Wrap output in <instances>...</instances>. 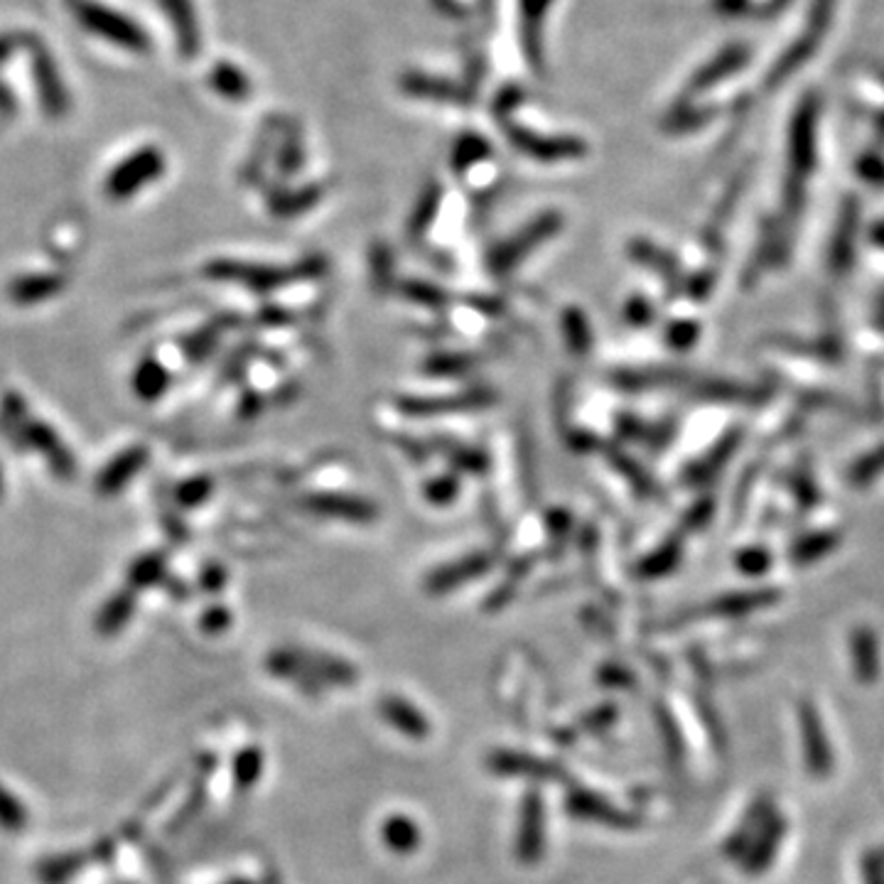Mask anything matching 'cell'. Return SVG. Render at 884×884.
<instances>
[{"label": "cell", "instance_id": "1", "mask_svg": "<svg viewBox=\"0 0 884 884\" xmlns=\"http://www.w3.org/2000/svg\"><path fill=\"white\" fill-rule=\"evenodd\" d=\"M67 8L72 10L74 20L87 33L101 37L104 43L126 49V53H150L152 39L148 30L120 10L99 3V0H67Z\"/></svg>", "mask_w": 884, "mask_h": 884}, {"label": "cell", "instance_id": "2", "mask_svg": "<svg viewBox=\"0 0 884 884\" xmlns=\"http://www.w3.org/2000/svg\"><path fill=\"white\" fill-rule=\"evenodd\" d=\"M25 47L30 49V69H33V81L39 104H43L47 116L62 118L69 106H72V94H69L62 72H59L55 55L49 53L47 45L37 37H30Z\"/></svg>", "mask_w": 884, "mask_h": 884}, {"label": "cell", "instance_id": "3", "mask_svg": "<svg viewBox=\"0 0 884 884\" xmlns=\"http://www.w3.org/2000/svg\"><path fill=\"white\" fill-rule=\"evenodd\" d=\"M546 850V804L541 791H526L518 813L516 856L524 865H536Z\"/></svg>", "mask_w": 884, "mask_h": 884}, {"label": "cell", "instance_id": "4", "mask_svg": "<svg viewBox=\"0 0 884 884\" xmlns=\"http://www.w3.org/2000/svg\"><path fill=\"white\" fill-rule=\"evenodd\" d=\"M506 136H509V143L526 152L528 158L543 160V162H558V160H577L585 156V143L577 138L567 136H538L533 130L521 128V126H506Z\"/></svg>", "mask_w": 884, "mask_h": 884}, {"label": "cell", "instance_id": "5", "mask_svg": "<svg viewBox=\"0 0 884 884\" xmlns=\"http://www.w3.org/2000/svg\"><path fill=\"white\" fill-rule=\"evenodd\" d=\"M565 811L571 813L577 820H589L599 823L605 828H617V830H629L634 828V816H629L627 811L615 806L612 801H607L605 796L595 794V791H587L581 787H573L571 794L565 799Z\"/></svg>", "mask_w": 884, "mask_h": 884}, {"label": "cell", "instance_id": "6", "mask_svg": "<svg viewBox=\"0 0 884 884\" xmlns=\"http://www.w3.org/2000/svg\"><path fill=\"white\" fill-rule=\"evenodd\" d=\"M490 769L500 777H528L536 781H553L565 779V771L555 761H548L541 757L526 755V751L514 749H496L490 755Z\"/></svg>", "mask_w": 884, "mask_h": 884}, {"label": "cell", "instance_id": "7", "mask_svg": "<svg viewBox=\"0 0 884 884\" xmlns=\"http://www.w3.org/2000/svg\"><path fill=\"white\" fill-rule=\"evenodd\" d=\"M162 170V152L156 148H143L130 156L126 162H120V165L111 172V180H108V190L111 195H128V192H134L138 187H143L146 182L156 180V175H160Z\"/></svg>", "mask_w": 884, "mask_h": 884}, {"label": "cell", "instance_id": "8", "mask_svg": "<svg viewBox=\"0 0 884 884\" xmlns=\"http://www.w3.org/2000/svg\"><path fill=\"white\" fill-rule=\"evenodd\" d=\"M160 5L165 10L172 30H175L180 53L185 57L197 55L202 47V33L197 10L192 5V0H160Z\"/></svg>", "mask_w": 884, "mask_h": 884}, {"label": "cell", "instance_id": "9", "mask_svg": "<svg viewBox=\"0 0 884 884\" xmlns=\"http://www.w3.org/2000/svg\"><path fill=\"white\" fill-rule=\"evenodd\" d=\"M381 717L389 723L393 730H399L401 735L411 739H425L430 735V725L418 708L411 705L409 700L389 696L381 700Z\"/></svg>", "mask_w": 884, "mask_h": 884}, {"label": "cell", "instance_id": "10", "mask_svg": "<svg viewBox=\"0 0 884 884\" xmlns=\"http://www.w3.org/2000/svg\"><path fill=\"white\" fill-rule=\"evenodd\" d=\"M403 91H409L413 96H423L430 101H445V104H470V94L467 89L452 84V81H445L440 77L421 74V72H409L401 81Z\"/></svg>", "mask_w": 884, "mask_h": 884}, {"label": "cell", "instance_id": "11", "mask_svg": "<svg viewBox=\"0 0 884 884\" xmlns=\"http://www.w3.org/2000/svg\"><path fill=\"white\" fill-rule=\"evenodd\" d=\"M381 838L383 846L395 852V856H411V852H415L421 846V828L413 818L403 816V813H395V816H389L383 820Z\"/></svg>", "mask_w": 884, "mask_h": 884}, {"label": "cell", "instance_id": "12", "mask_svg": "<svg viewBox=\"0 0 884 884\" xmlns=\"http://www.w3.org/2000/svg\"><path fill=\"white\" fill-rule=\"evenodd\" d=\"M555 227H558V215H543L541 219L533 223V227L524 229L514 241H509L506 246L500 249V263H502V266H514V263L521 261L526 249L528 246H531V249L538 246V243H541L548 237V233H553Z\"/></svg>", "mask_w": 884, "mask_h": 884}, {"label": "cell", "instance_id": "13", "mask_svg": "<svg viewBox=\"0 0 884 884\" xmlns=\"http://www.w3.org/2000/svg\"><path fill=\"white\" fill-rule=\"evenodd\" d=\"M209 87L227 101H246L251 96V79L243 74V69L231 62H219L211 67Z\"/></svg>", "mask_w": 884, "mask_h": 884}, {"label": "cell", "instance_id": "14", "mask_svg": "<svg viewBox=\"0 0 884 884\" xmlns=\"http://www.w3.org/2000/svg\"><path fill=\"white\" fill-rule=\"evenodd\" d=\"M551 0H521V18H524V45L528 55L538 59V27L543 23Z\"/></svg>", "mask_w": 884, "mask_h": 884}, {"label": "cell", "instance_id": "15", "mask_svg": "<svg viewBox=\"0 0 884 884\" xmlns=\"http://www.w3.org/2000/svg\"><path fill=\"white\" fill-rule=\"evenodd\" d=\"M263 771V755L261 749H243L233 761V777L241 789H251L261 779Z\"/></svg>", "mask_w": 884, "mask_h": 884}, {"label": "cell", "instance_id": "16", "mask_svg": "<svg viewBox=\"0 0 884 884\" xmlns=\"http://www.w3.org/2000/svg\"><path fill=\"white\" fill-rule=\"evenodd\" d=\"M486 152H490V146L484 143L482 136H474V134L472 136H462L460 140H457V146H455L452 165L457 170H464V168L474 165L477 160H482Z\"/></svg>", "mask_w": 884, "mask_h": 884}, {"label": "cell", "instance_id": "17", "mask_svg": "<svg viewBox=\"0 0 884 884\" xmlns=\"http://www.w3.org/2000/svg\"><path fill=\"white\" fill-rule=\"evenodd\" d=\"M27 823V813L23 804L10 794L8 789L0 787V826L5 830H23Z\"/></svg>", "mask_w": 884, "mask_h": 884}, {"label": "cell", "instance_id": "18", "mask_svg": "<svg viewBox=\"0 0 884 884\" xmlns=\"http://www.w3.org/2000/svg\"><path fill=\"white\" fill-rule=\"evenodd\" d=\"M18 47H20L18 35H0V65L8 62Z\"/></svg>", "mask_w": 884, "mask_h": 884}, {"label": "cell", "instance_id": "19", "mask_svg": "<svg viewBox=\"0 0 884 884\" xmlns=\"http://www.w3.org/2000/svg\"><path fill=\"white\" fill-rule=\"evenodd\" d=\"M15 108V99H13V91H10L3 81H0V114H13Z\"/></svg>", "mask_w": 884, "mask_h": 884}, {"label": "cell", "instance_id": "20", "mask_svg": "<svg viewBox=\"0 0 884 884\" xmlns=\"http://www.w3.org/2000/svg\"><path fill=\"white\" fill-rule=\"evenodd\" d=\"M237 884H251V882H237Z\"/></svg>", "mask_w": 884, "mask_h": 884}]
</instances>
